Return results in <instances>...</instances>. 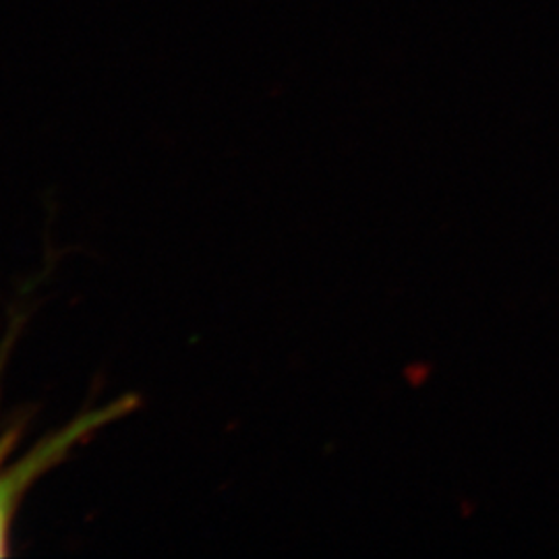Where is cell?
Returning a JSON list of instances; mask_svg holds the SVG:
<instances>
[{"mask_svg":"<svg viewBox=\"0 0 559 559\" xmlns=\"http://www.w3.org/2000/svg\"><path fill=\"white\" fill-rule=\"evenodd\" d=\"M106 417H108V411L81 419L69 429L60 431L57 438L44 441L34 452H29L27 456H23L13 464H2L4 460L0 459V556L7 554L9 526L23 493L32 487V483L38 479L41 473H46L60 459H64V454L75 445V441L83 440L92 429L100 427L102 420H106Z\"/></svg>","mask_w":559,"mask_h":559,"instance_id":"cell-1","label":"cell"}]
</instances>
